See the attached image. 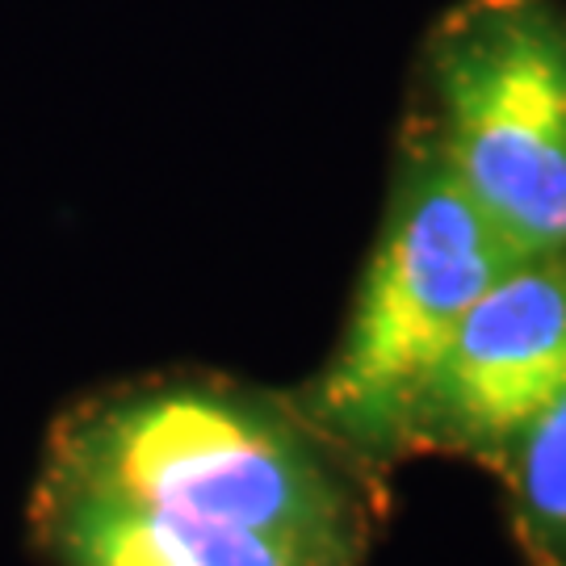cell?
Instances as JSON below:
<instances>
[{
    "mask_svg": "<svg viewBox=\"0 0 566 566\" xmlns=\"http://www.w3.org/2000/svg\"><path fill=\"white\" fill-rule=\"evenodd\" d=\"M34 486L361 549L365 504L332 432L210 374H151L63 407Z\"/></svg>",
    "mask_w": 566,
    "mask_h": 566,
    "instance_id": "obj_1",
    "label": "cell"
},
{
    "mask_svg": "<svg viewBox=\"0 0 566 566\" xmlns=\"http://www.w3.org/2000/svg\"><path fill=\"white\" fill-rule=\"evenodd\" d=\"M521 261L528 256L470 198L437 139L411 147L340 353L311 395V420L344 446L395 453L407 399L428 365L470 306Z\"/></svg>",
    "mask_w": 566,
    "mask_h": 566,
    "instance_id": "obj_2",
    "label": "cell"
},
{
    "mask_svg": "<svg viewBox=\"0 0 566 566\" xmlns=\"http://www.w3.org/2000/svg\"><path fill=\"white\" fill-rule=\"evenodd\" d=\"M432 139L521 256L566 252V9L465 0L432 39Z\"/></svg>",
    "mask_w": 566,
    "mask_h": 566,
    "instance_id": "obj_3",
    "label": "cell"
},
{
    "mask_svg": "<svg viewBox=\"0 0 566 566\" xmlns=\"http://www.w3.org/2000/svg\"><path fill=\"white\" fill-rule=\"evenodd\" d=\"M566 399V252L507 269L411 390L395 453L504 465Z\"/></svg>",
    "mask_w": 566,
    "mask_h": 566,
    "instance_id": "obj_4",
    "label": "cell"
},
{
    "mask_svg": "<svg viewBox=\"0 0 566 566\" xmlns=\"http://www.w3.org/2000/svg\"><path fill=\"white\" fill-rule=\"evenodd\" d=\"M25 528L51 566H353L361 558V549L348 546L51 486L30 491Z\"/></svg>",
    "mask_w": 566,
    "mask_h": 566,
    "instance_id": "obj_5",
    "label": "cell"
},
{
    "mask_svg": "<svg viewBox=\"0 0 566 566\" xmlns=\"http://www.w3.org/2000/svg\"><path fill=\"white\" fill-rule=\"evenodd\" d=\"M512 521L537 566H566V399L504 465Z\"/></svg>",
    "mask_w": 566,
    "mask_h": 566,
    "instance_id": "obj_6",
    "label": "cell"
}]
</instances>
